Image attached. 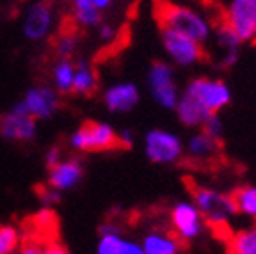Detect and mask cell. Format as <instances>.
<instances>
[{
	"mask_svg": "<svg viewBox=\"0 0 256 254\" xmlns=\"http://www.w3.org/2000/svg\"><path fill=\"white\" fill-rule=\"evenodd\" d=\"M187 183L188 192H190L192 199L196 202V208L203 215L206 226L216 231V233L222 231L224 240H228L232 236V231H230L228 226V217L238 214L235 208V202L232 199V194H220V192L212 190V188L196 185L190 180H187Z\"/></svg>",
	"mask_w": 256,
	"mask_h": 254,
	"instance_id": "1",
	"label": "cell"
},
{
	"mask_svg": "<svg viewBox=\"0 0 256 254\" xmlns=\"http://www.w3.org/2000/svg\"><path fill=\"white\" fill-rule=\"evenodd\" d=\"M156 16H158L160 27L174 28L200 44H204L212 36V24L208 22L206 16L188 6L162 2L158 6Z\"/></svg>",
	"mask_w": 256,
	"mask_h": 254,
	"instance_id": "2",
	"label": "cell"
},
{
	"mask_svg": "<svg viewBox=\"0 0 256 254\" xmlns=\"http://www.w3.org/2000/svg\"><path fill=\"white\" fill-rule=\"evenodd\" d=\"M73 150L86 151V153H100V151L126 150L121 140V135L114 128L100 121H86L70 139Z\"/></svg>",
	"mask_w": 256,
	"mask_h": 254,
	"instance_id": "3",
	"label": "cell"
},
{
	"mask_svg": "<svg viewBox=\"0 0 256 254\" xmlns=\"http://www.w3.org/2000/svg\"><path fill=\"white\" fill-rule=\"evenodd\" d=\"M224 20L235 30L240 41L256 40V0H220Z\"/></svg>",
	"mask_w": 256,
	"mask_h": 254,
	"instance_id": "4",
	"label": "cell"
},
{
	"mask_svg": "<svg viewBox=\"0 0 256 254\" xmlns=\"http://www.w3.org/2000/svg\"><path fill=\"white\" fill-rule=\"evenodd\" d=\"M160 30H162L160 36H162L166 52L171 57L172 62L180 64V66H192V64L204 59L203 44H200L198 41L185 36L182 32L174 30V28L160 27Z\"/></svg>",
	"mask_w": 256,
	"mask_h": 254,
	"instance_id": "5",
	"label": "cell"
},
{
	"mask_svg": "<svg viewBox=\"0 0 256 254\" xmlns=\"http://www.w3.org/2000/svg\"><path fill=\"white\" fill-rule=\"evenodd\" d=\"M185 92L198 100L210 114H217L220 108H224L232 100V92L230 88L222 80H214L201 76V78H194L187 88Z\"/></svg>",
	"mask_w": 256,
	"mask_h": 254,
	"instance_id": "6",
	"label": "cell"
},
{
	"mask_svg": "<svg viewBox=\"0 0 256 254\" xmlns=\"http://www.w3.org/2000/svg\"><path fill=\"white\" fill-rule=\"evenodd\" d=\"M150 91L158 105L166 108H174L178 104V89L174 82V72L166 62H153L148 73Z\"/></svg>",
	"mask_w": 256,
	"mask_h": 254,
	"instance_id": "7",
	"label": "cell"
},
{
	"mask_svg": "<svg viewBox=\"0 0 256 254\" xmlns=\"http://www.w3.org/2000/svg\"><path fill=\"white\" fill-rule=\"evenodd\" d=\"M182 140L164 130H152L146 134V155L152 162L171 164L182 156Z\"/></svg>",
	"mask_w": 256,
	"mask_h": 254,
	"instance_id": "8",
	"label": "cell"
},
{
	"mask_svg": "<svg viewBox=\"0 0 256 254\" xmlns=\"http://www.w3.org/2000/svg\"><path fill=\"white\" fill-rule=\"evenodd\" d=\"M203 215L190 202H178L171 210V226L172 233L180 242H188L196 238L203 230Z\"/></svg>",
	"mask_w": 256,
	"mask_h": 254,
	"instance_id": "9",
	"label": "cell"
},
{
	"mask_svg": "<svg viewBox=\"0 0 256 254\" xmlns=\"http://www.w3.org/2000/svg\"><path fill=\"white\" fill-rule=\"evenodd\" d=\"M54 25V8L46 0H40L28 8L24 18V34L32 41L46 38Z\"/></svg>",
	"mask_w": 256,
	"mask_h": 254,
	"instance_id": "10",
	"label": "cell"
},
{
	"mask_svg": "<svg viewBox=\"0 0 256 254\" xmlns=\"http://www.w3.org/2000/svg\"><path fill=\"white\" fill-rule=\"evenodd\" d=\"M0 135L8 140H25L34 139L36 135V120L32 116H18L14 112L0 116Z\"/></svg>",
	"mask_w": 256,
	"mask_h": 254,
	"instance_id": "11",
	"label": "cell"
},
{
	"mask_svg": "<svg viewBox=\"0 0 256 254\" xmlns=\"http://www.w3.org/2000/svg\"><path fill=\"white\" fill-rule=\"evenodd\" d=\"M25 105L28 108V114L34 120H48L52 118L54 112L59 108V98L57 92L50 88H34L28 89L24 98Z\"/></svg>",
	"mask_w": 256,
	"mask_h": 254,
	"instance_id": "12",
	"label": "cell"
},
{
	"mask_svg": "<svg viewBox=\"0 0 256 254\" xmlns=\"http://www.w3.org/2000/svg\"><path fill=\"white\" fill-rule=\"evenodd\" d=\"M84 174V166L76 158H70L59 162L50 169L48 174V185L54 187L56 190H68V188L75 187L76 183L82 180Z\"/></svg>",
	"mask_w": 256,
	"mask_h": 254,
	"instance_id": "13",
	"label": "cell"
},
{
	"mask_svg": "<svg viewBox=\"0 0 256 254\" xmlns=\"http://www.w3.org/2000/svg\"><path fill=\"white\" fill-rule=\"evenodd\" d=\"M104 100L110 112H128L139 104V91L134 84H116L105 91Z\"/></svg>",
	"mask_w": 256,
	"mask_h": 254,
	"instance_id": "14",
	"label": "cell"
},
{
	"mask_svg": "<svg viewBox=\"0 0 256 254\" xmlns=\"http://www.w3.org/2000/svg\"><path fill=\"white\" fill-rule=\"evenodd\" d=\"M216 40L217 44L224 50V57H222V68H230L236 62L238 59V50H240V38L235 34L232 27H230L226 22H220L216 25Z\"/></svg>",
	"mask_w": 256,
	"mask_h": 254,
	"instance_id": "15",
	"label": "cell"
},
{
	"mask_svg": "<svg viewBox=\"0 0 256 254\" xmlns=\"http://www.w3.org/2000/svg\"><path fill=\"white\" fill-rule=\"evenodd\" d=\"M176 110H178V118L185 126H203L208 116H212L198 100L192 98L188 92L184 91V94L178 98L176 104Z\"/></svg>",
	"mask_w": 256,
	"mask_h": 254,
	"instance_id": "16",
	"label": "cell"
},
{
	"mask_svg": "<svg viewBox=\"0 0 256 254\" xmlns=\"http://www.w3.org/2000/svg\"><path fill=\"white\" fill-rule=\"evenodd\" d=\"M188 156L194 160H214L220 153V139H214L204 132L188 140Z\"/></svg>",
	"mask_w": 256,
	"mask_h": 254,
	"instance_id": "17",
	"label": "cell"
},
{
	"mask_svg": "<svg viewBox=\"0 0 256 254\" xmlns=\"http://www.w3.org/2000/svg\"><path fill=\"white\" fill-rule=\"evenodd\" d=\"M226 254H256V226L232 233L226 240Z\"/></svg>",
	"mask_w": 256,
	"mask_h": 254,
	"instance_id": "18",
	"label": "cell"
},
{
	"mask_svg": "<svg viewBox=\"0 0 256 254\" xmlns=\"http://www.w3.org/2000/svg\"><path fill=\"white\" fill-rule=\"evenodd\" d=\"M96 89V75L89 64L84 60H78L75 64V76H73V89L72 92L78 96H91Z\"/></svg>",
	"mask_w": 256,
	"mask_h": 254,
	"instance_id": "19",
	"label": "cell"
},
{
	"mask_svg": "<svg viewBox=\"0 0 256 254\" xmlns=\"http://www.w3.org/2000/svg\"><path fill=\"white\" fill-rule=\"evenodd\" d=\"M73 18L82 27H98L102 22V11L91 0H72Z\"/></svg>",
	"mask_w": 256,
	"mask_h": 254,
	"instance_id": "20",
	"label": "cell"
},
{
	"mask_svg": "<svg viewBox=\"0 0 256 254\" xmlns=\"http://www.w3.org/2000/svg\"><path fill=\"white\" fill-rule=\"evenodd\" d=\"M178 242L180 240L176 236L152 233L144 238V254H176Z\"/></svg>",
	"mask_w": 256,
	"mask_h": 254,
	"instance_id": "21",
	"label": "cell"
},
{
	"mask_svg": "<svg viewBox=\"0 0 256 254\" xmlns=\"http://www.w3.org/2000/svg\"><path fill=\"white\" fill-rule=\"evenodd\" d=\"M73 76H75V64L70 59H60L54 66V82L59 92H72Z\"/></svg>",
	"mask_w": 256,
	"mask_h": 254,
	"instance_id": "22",
	"label": "cell"
},
{
	"mask_svg": "<svg viewBox=\"0 0 256 254\" xmlns=\"http://www.w3.org/2000/svg\"><path fill=\"white\" fill-rule=\"evenodd\" d=\"M232 199L238 214L256 218V187H240L232 192Z\"/></svg>",
	"mask_w": 256,
	"mask_h": 254,
	"instance_id": "23",
	"label": "cell"
},
{
	"mask_svg": "<svg viewBox=\"0 0 256 254\" xmlns=\"http://www.w3.org/2000/svg\"><path fill=\"white\" fill-rule=\"evenodd\" d=\"M20 246V234L12 226H0V254H12Z\"/></svg>",
	"mask_w": 256,
	"mask_h": 254,
	"instance_id": "24",
	"label": "cell"
},
{
	"mask_svg": "<svg viewBox=\"0 0 256 254\" xmlns=\"http://www.w3.org/2000/svg\"><path fill=\"white\" fill-rule=\"evenodd\" d=\"M76 44H78V38H76L75 32H64V34L59 36L57 44H56L57 56H59L60 59H70V57L75 54Z\"/></svg>",
	"mask_w": 256,
	"mask_h": 254,
	"instance_id": "25",
	"label": "cell"
},
{
	"mask_svg": "<svg viewBox=\"0 0 256 254\" xmlns=\"http://www.w3.org/2000/svg\"><path fill=\"white\" fill-rule=\"evenodd\" d=\"M121 238L118 233H108V234H102V240H100V247H98V254H116L118 249H120Z\"/></svg>",
	"mask_w": 256,
	"mask_h": 254,
	"instance_id": "26",
	"label": "cell"
},
{
	"mask_svg": "<svg viewBox=\"0 0 256 254\" xmlns=\"http://www.w3.org/2000/svg\"><path fill=\"white\" fill-rule=\"evenodd\" d=\"M203 132L214 139H220V135H222V123H220L219 116L217 114H212L208 116L206 121L203 123Z\"/></svg>",
	"mask_w": 256,
	"mask_h": 254,
	"instance_id": "27",
	"label": "cell"
},
{
	"mask_svg": "<svg viewBox=\"0 0 256 254\" xmlns=\"http://www.w3.org/2000/svg\"><path fill=\"white\" fill-rule=\"evenodd\" d=\"M40 198L44 202H59L60 192L56 190L54 187H50V185H46V187H40Z\"/></svg>",
	"mask_w": 256,
	"mask_h": 254,
	"instance_id": "28",
	"label": "cell"
},
{
	"mask_svg": "<svg viewBox=\"0 0 256 254\" xmlns=\"http://www.w3.org/2000/svg\"><path fill=\"white\" fill-rule=\"evenodd\" d=\"M60 156H62V151H60V148H52V150H48L46 153V167L48 169H52L54 166H57V164L60 162Z\"/></svg>",
	"mask_w": 256,
	"mask_h": 254,
	"instance_id": "29",
	"label": "cell"
},
{
	"mask_svg": "<svg viewBox=\"0 0 256 254\" xmlns=\"http://www.w3.org/2000/svg\"><path fill=\"white\" fill-rule=\"evenodd\" d=\"M116 254H144V249H140V247L136 246V244L124 242V240H123Z\"/></svg>",
	"mask_w": 256,
	"mask_h": 254,
	"instance_id": "30",
	"label": "cell"
},
{
	"mask_svg": "<svg viewBox=\"0 0 256 254\" xmlns=\"http://www.w3.org/2000/svg\"><path fill=\"white\" fill-rule=\"evenodd\" d=\"M98 34H100V38L104 41H110L112 38H114V27H110V25H98Z\"/></svg>",
	"mask_w": 256,
	"mask_h": 254,
	"instance_id": "31",
	"label": "cell"
},
{
	"mask_svg": "<svg viewBox=\"0 0 256 254\" xmlns=\"http://www.w3.org/2000/svg\"><path fill=\"white\" fill-rule=\"evenodd\" d=\"M43 254H68V250L60 246H48V247H44Z\"/></svg>",
	"mask_w": 256,
	"mask_h": 254,
	"instance_id": "32",
	"label": "cell"
},
{
	"mask_svg": "<svg viewBox=\"0 0 256 254\" xmlns=\"http://www.w3.org/2000/svg\"><path fill=\"white\" fill-rule=\"evenodd\" d=\"M91 2L100 9V11H105V9H108L112 6V0H91Z\"/></svg>",
	"mask_w": 256,
	"mask_h": 254,
	"instance_id": "33",
	"label": "cell"
}]
</instances>
